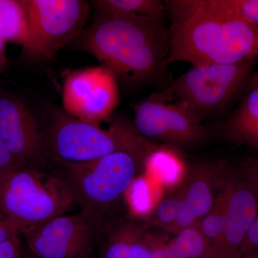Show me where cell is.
<instances>
[{
  "instance_id": "cell-28",
  "label": "cell",
  "mask_w": 258,
  "mask_h": 258,
  "mask_svg": "<svg viewBox=\"0 0 258 258\" xmlns=\"http://www.w3.org/2000/svg\"><path fill=\"white\" fill-rule=\"evenodd\" d=\"M5 45L6 42L0 37V69L4 68L6 63V55H5Z\"/></svg>"
},
{
  "instance_id": "cell-14",
  "label": "cell",
  "mask_w": 258,
  "mask_h": 258,
  "mask_svg": "<svg viewBox=\"0 0 258 258\" xmlns=\"http://www.w3.org/2000/svg\"><path fill=\"white\" fill-rule=\"evenodd\" d=\"M227 139L258 151V74H253L237 108L220 124Z\"/></svg>"
},
{
  "instance_id": "cell-10",
  "label": "cell",
  "mask_w": 258,
  "mask_h": 258,
  "mask_svg": "<svg viewBox=\"0 0 258 258\" xmlns=\"http://www.w3.org/2000/svg\"><path fill=\"white\" fill-rule=\"evenodd\" d=\"M225 230L212 248L215 258H241V247L258 215V172L255 161L229 171Z\"/></svg>"
},
{
  "instance_id": "cell-27",
  "label": "cell",
  "mask_w": 258,
  "mask_h": 258,
  "mask_svg": "<svg viewBox=\"0 0 258 258\" xmlns=\"http://www.w3.org/2000/svg\"><path fill=\"white\" fill-rule=\"evenodd\" d=\"M18 235H20V229L2 215L0 217V244Z\"/></svg>"
},
{
  "instance_id": "cell-15",
  "label": "cell",
  "mask_w": 258,
  "mask_h": 258,
  "mask_svg": "<svg viewBox=\"0 0 258 258\" xmlns=\"http://www.w3.org/2000/svg\"><path fill=\"white\" fill-rule=\"evenodd\" d=\"M153 237L145 226L122 222L108 232L101 258H152Z\"/></svg>"
},
{
  "instance_id": "cell-11",
  "label": "cell",
  "mask_w": 258,
  "mask_h": 258,
  "mask_svg": "<svg viewBox=\"0 0 258 258\" xmlns=\"http://www.w3.org/2000/svg\"><path fill=\"white\" fill-rule=\"evenodd\" d=\"M62 100L66 113L100 124L111 117L119 103L118 81L102 66L73 71L64 80Z\"/></svg>"
},
{
  "instance_id": "cell-25",
  "label": "cell",
  "mask_w": 258,
  "mask_h": 258,
  "mask_svg": "<svg viewBox=\"0 0 258 258\" xmlns=\"http://www.w3.org/2000/svg\"><path fill=\"white\" fill-rule=\"evenodd\" d=\"M0 258H25L20 235H15L0 244Z\"/></svg>"
},
{
  "instance_id": "cell-31",
  "label": "cell",
  "mask_w": 258,
  "mask_h": 258,
  "mask_svg": "<svg viewBox=\"0 0 258 258\" xmlns=\"http://www.w3.org/2000/svg\"><path fill=\"white\" fill-rule=\"evenodd\" d=\"M255 162H256V166H257V172H258V160L256 161Z\"/></svg>"
},
{
  "instance_id": "cell-29",
  "label": "cell",
  "mask_w": 258,
  "mask_h": 258,
  "mask_svg": "<svg viewBox=\"0 0 258 258\" xmlns=\"http://www.w3.org/2000/svg\"><path fill=\"white\" fill-rule=\"evenodd\" d=\"M241 258H258V254H251V255L244 256Z\"/></svg>"
},
{
  "instance_id": "cell-3",
  "label": "cell",
  "mask_w": 258,
  "mask_h": 258,
  "mask_svg": "<svg viewBox=\"0 0 258 258\" xmlns=\"http://www.w3.org/2000/svg\"><path fill=\"white\" fill-rule=\"evenodd\" d=\"M51 112L44 124L47 156L64 167L88 164L118 151L153 144L125 118H117L104 129L100 124L75 118L64 110Z\"/></svg>"
},
{
  "instance_id": "cell-8",
  "label": "cell",
  "mask_w": 258,
  "mask_h": 258,
  "mask_svg": "<svg viewBox=\"0 0 258 258\" xmlns=\"http://www.w3.org/2000/svg\"><path fill=\"white\" fill-rule=\"evenodd\" d=\"M28 38L22 55L52 60L85 29L90 4L84 0H25Z\"/></svg>"
},
{
  "instance_id": "cell-24",
  "label": "cell",
  "mask_w": 258,
  "mask_h": 258,
  "mask_svg": "<svg viewBox=\"0 0 258 258\" xmlns=\"http://www.w3.org/2000/svg\"><path fill=\"white\" fill-rule=\"evenodd\" d=\"M240 253L241 257L258 254V215L245 236Z\"/></svg>"
},
{
  "instance_id": "cell-6",
  "label": "cell",
  "mask_w": 258,
  "mask_h": 258,
  "mask_svg": "<svg viewBox=\"0 0 258 258\" xmlns=\"http://www.w3.org/2000/svg\"><path fill=\"white\" fill-rule=\"evenodd\" d=\"M74 204L63 178L18 169L0 179V214L21 230L66 215Z\"/></svg>"
},
{
  "instance_id": "cell-4",
  "label": "cell",
  "mask_w": 258,
  "mask_h": 258,
  "mask_svg": "<svg viewBox=\"0 0 258 258\" xmlns=\"http://www.w3.org/2000/svg\"><path fill=\"white\" fill-rule=\"evenodd\" d=\"M159 146L118 151L88 164L64 166L63 179L74 203L103 220L145 170L147 157Z\"/></svg>"
},
{
  "instance_id": "cell-2",
  "label": "cell",
  "mask_w": 258,
  "mask_h": 258,
  "mask_svg": "<svg viewBox=\"0 0 258 258\" xmlns=\"http://www.w3.org/2000/svg\"><path fill=\"white\" fill-rule=\"evenodd\" d=\"M168 64L237 63L258 57V26L208 9L200 0H165Z\"/></svg>"
},
{
  "instance_id": "cell-9",
  "label": "cell",
  "mask_w": 258,
  "mask_h": 258,
  "mask_svg": "<svg viewBox=\"0 0 258 258\" xmlns=\"http://www.w3.org/2000/svg\"><path fill=\"white\" fill-rule=\"evenodd\" d=\"M103 220L82 211L20 231L36 258H89Z\"/></svg>"
},
{
  "instance_id": "cell-22",
  "label": "cell",
  "mask_w": 258,
  "mask_h": 258,
  "mask_svg": "<svg viewBox=\"0 0 258 258\" xmlns=\"http://www.w3.org/2000/svg\"><path fill=\"white\" fill-rule=\"evenodd\" d=\"M208 9L258 26V0H200Z\"/></svg>"
},
{
  "instance_id": "cell-19",
  "label": "cell",
  "mask_w": 258,
  "mask_h": 258,
  "mask_svg": "<svg viewBox=\"0 0 258 258\" xmlns=\"http://www.w3.org/2000/svg\"><path fill=\"white\" fill-rule=\"evenodd\" d=\"M100 13H123L148 18H165L164 1L160 0H97L91 2Z\"/></svg>"
},
{
  "instance_id": "cell-17",
  "label": "cell",
  "mask_w": 258,
  "mask_h": 258,
  "mask_svg": "<svg viewBox=\"0 0 258 258\" xmlns=\"http://www.w3.org/2000/svg\"><path fill=\"white\" fill-rule=\"evenodd\" d=\"M28 33L25 0H0V37L6 42L23 47Z\"/></svg>"
},
{
  "instance_id": "cell-21",
  "label": "cell",
  "mask_w": 258,
  "mask_h": 258,
  "mask_svg": "<svg viewBox=\"0 0 258 258\" xmlns=\"http://www.w3.org/2000/svg\"><path fill=\"white\" fill-rule=\"evenodd\" d=\"M124 197L131 212L137 218H147L155 207L152 183L144 174L136 178Z\"/></svg>"
},
{
  "instance_id": "cell-18",
  "label": "cell",
  "mask_w": 258,
  "mask_h": 258,
  "mask_svg": "<svg viewBox=\"0 0 258 258\" xmlns=\"http://www.w3.org/2000/svg\"><path fill=\"white\" fill-rule=\"evenodd\" d=\"M174 150L159 146L146 161L145 170L166 187L174 186L184 175V166Z\"/></svg>"
},
{
  "instance_id": "cell-16",
  "label": "cell",
  "mask_w": 258,
  "mask_h": 258,
  "mask_svg": "<svg viewBox=\"0 0 258 258\" xmlns=\"http://www.w3.org/2000/svg\"><path fill=\"white\" fill-rule=\"evenodd\" d=\"M152 258H212L208 241L199 230L192 226L180 231L169 243L161 242L154 235Z\"/></svg>"
},
{
  "instance_id": "cell-5",
  "label": "cell",
  "mask_w": 258,
  "mask_h": 258,
  "mask_svg": "<svg viewBox=\"0 0 258 258\" xmlns=\"http://www.w3.org/2000/svg\"><path fill=\"white\" fill-rule=\"evenodd\" d=\"M254 60L192 66L166 85L176 101L199 120L218 119L242 95L254 73Z\"/></svg>"
},
{
  "instance_id": "cell-30",
  "label": "cell",
  "mask_w": 258,
  "mask_h": 258,
  "mask_svg": "<svg viewBox=\"0 0 258 258\" xmlns=\"http://www.w3.org/2000/svg\"><path fill=\"white\" fill-rule=\"evenodd\" d=\"M25 258H36L35 256L32 255L31 253L28 254V255H25Z\"/></svg>"
},
{
  "instance_id": "cell-7",
  "label": "cell",
  "mask_w": 258,
  "mask_h": 258,
  "mask_svg": "<svg viewBox=\"0 0 258 258\" xmlns=\"http://www.w3.org/2000/svg\"><path fill=\"white\" fill-rule=\"evenodd\" d=\"M133 124L142 137L176 152H189L208 143L215 131L176 101L166 86L134 106Z\"/></svg>"
},
{
  "instance_id": "cell-26",
  "label": "cell",
  "mask_w": 258,
  "mask_h": 258,
  "mask_svg": "<svg viewBox=\"0 0 258 258\" xmlns=\"http://www.w3.org/2000/svg\"><path fill=\"white\" fill-rule=\"evenodd\" d=\"M18 169L14 158L0 136V179Z\"/></svg>"
},
{
  "instance_id": "cell-32",
  "label": "cell",
  "mask_w": 258,
  "mask_h": 258,
  "mask_svg": "<svg viewBox=\"0 0 258 258\" xmlns=\"http://www.w3.org/2000/svg\"></svg>"
},
{
  "instance_id": "cell-20",
  "label": "cell",
  "mask_w": 258,
  "mask_h": 258,
  "mask_svg": "<svg viewBox=\"0 0 258 258\" xmlns=\"http://www.w3.org/2000/svg\"><path fill=\"white\" fill-rule=\"evenodd\" d=\"M226 178L223 185V190L215 200V205L211 212L199 222L198 227L205 240L208 241L211 249L221 238L225 230L226 208L227 203V185Z\"/></svg>"
},
{
  "instance_id": "cell-1",
  "label": "cell",
  "mask_w": 258,
  "mask_h": 258,
  "mask_svg": "<svg viewBox=\"0 0 258 258\" xmlns=\"http://www.w3.org/2000/svg\"><path fill=\"white\" fill-rule=\"evenodd\" d=\"M73 43L94 56L125 87L165 86L171 79L165 18L97 12Z\"/></svg>"
},
{
  "instance_id": "cell-23",
  "label": "cell",
  "mask_w": 258,
  "mask_h": 258,
  "mask_svg": "<svg viewBox=\"0 0 258 258\" xmlns=\"http://www.w3.org/2000/svg\"><path fill=\"white\" fill-rule=\"evenodd\" d=\"M182 198V187L176 193L168 195L155 205L148 222L153 225L170 230L175 222Z\"/></svg>"
},
{
  "instance_id": "cell-12",
  "label": "cell",
  "mask_w": 258,
  "mask_h": 258,
  "mask_svg": "<svg viewBox=\"0 0 258 258\" xmlns=\"http://www.w3.org/2000/svg\"><path fill=\"white\" fill-rule=\"evenodd\" d=\"M0 136L19 169H40L47 157L45 128L23 101L0 97Z\"/></svg>"
},
{
  "instance_id": "cell-13",
  "label": "cell",
  "mask_w": 258,
  "mask_h": 258,
  "mask_svg": "<svg viewBox=\"0 0 258 258\" xmlns=\"http://www.w3.org/2000/svg\"><path fill=\"white\" fill-rule=\"evenodd\" d=\"M212 164H200L182 186L181 206L170 232L177 234L188 227L197 226L208 215L215 205L212 184L209 178Z\"/></svg>"
}]
</instances>
